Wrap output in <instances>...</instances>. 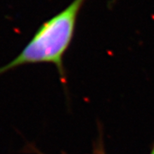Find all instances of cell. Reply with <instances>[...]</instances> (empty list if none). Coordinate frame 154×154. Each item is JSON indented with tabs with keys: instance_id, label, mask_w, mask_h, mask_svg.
<instances>
[{
	"instance_id": "cell-4",
	"label": "cell",
	"mask_w": 154,
	"mask_h": 154,
	"mask_svg": "<svg viewBox=\"0 0 154 154\" xmlns=\"http://www.w3.org/2000/svg\"><path fill=\"white\" fill-rule=\"evenodd\" d=\"M32 148L33 149V151H35V152H37V153H38V154H44V153H42V152H39V151H38V150H37V149H36V148H34V147H32Z\"/></svg>"
},
{
	"instance_id": "cell-3",
	"label": "cell",
	"mask_w": 154,
	"mask_h": 154,
	"mask_svg": "<svg viewBox=\"0 0 154 154\" xmlns=\"http://www.w3.org/2000/svg\"><path fill=\"white\" fill-rule=\"evenodd\" d=\"M149 154H154V143H153V145H152V150H151V152H150V153Z\"/></svg>"
},
{
	"instance_id": "cell-1",
	"label": "cell",
	"mask_w": 154,
	"mask_h": 154,
	"mask_svg": "<svg viewBox=\"0 0 154 154\" xmlns=\"http://www.w3.org/2000/svg\"><path fill=\"white\" fill-rule=\"evenodd\" d=\"M86 1L73 0L66 8L42 23L22 51L0 67V75L28 64L51 63L64 82L63 57L74 38L78 17Z\"/></svg>"
},
{
	"instance_id": "cell-2",
	"label": "cell",
	"mask_w": 154,
	"mask_h": 154,
	"mask_svg": "<svg viewBox=\"0 0 154 154\" xmlns=\"http://www.w3.org/2000/svg\"><path fill=\"white\" fill-rule=\"evenodd\" d=\"M94 154H106L105 146H104V142H103V140L101 138V135L99 136V139L98 140L97 143L94 146Z\"/></svg>"
}]
</instances>
